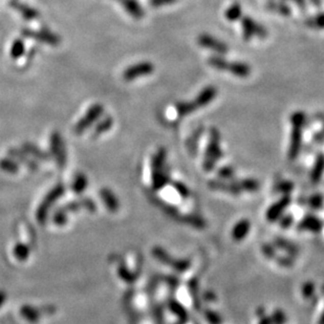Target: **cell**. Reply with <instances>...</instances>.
Returning <instances> with one entry per match:
<instances>
[{"label":"cell","instance_id":"6da1fadb","mask_svg":"<svg viewBox=\"0 0 324 324\" xmlns=\"http://www.w3.org/2000/svg\"><path fill=\"white\" fill-rule=\"evenodd\" d=\"M291 123L293 125V131L291 138V155H296L301 146L302 129L305 123V115L302 112H295L291 116Z\"/></svg>","mask_w":324,"mask_h":324},{"label":"cell","instance_id":"7a4b0ae2","mask_svg":"<svg viewBox=\"0 0 324 324\" xmlns=\"http://www.w3.org/2000/svg\"><path fill=\"white\" fill-rule=\"evenodd\" d=\"M242 28V37L245 40L249 41L252 38H265L267 36V31L258 22H256L253 18L242 16L240 19Z\"/></svg>","mask_w":324,"mask_h":324},{"label":"cell","instance_id":"3957f363","mask_svg":"<svg viewBox=\"0 0 324 324\" xmlns=\"http://www.w3.org/2000/svg\"><path fill=\"white\" fill-rule=\"evenodd\" d=\"M197 43L206 49L214 51L216 55L223 56L229 51V46L225 42L209 34H201L197 37Z\"/></svg>","mask_w":324,"mask_h":324},{"label":"cell","instance_id":"277c9868","mask_svg":"<svg viewBox=\"0 0 324 324\" xmlns=\"http://www.w3.org/2000/svg\"><path fill=\"white\" fill-rule=\"evenodd\" d=\"M153 70H154V66L152 63L142 62V63L130 66L127 70L125 71L124 78L126 80H133V79H137L140 77L148 76V75L153 73Z\"/></svg>","mask_w":324,"mask_h":324},{"label":"cell","instance_id":"5b68a950","mask_svg":"<svg viewBox=\"0 0 324 324\" xmlns=\"http://www.w3.org/2000/svg\"><path fill=\"white\" fill-rule=\"evenodd\" d=\"M216 96H218V88L209 85L202 89L201 93L196 96L194 102L197 107L202 108L209 105L216 98Z\"/></svg>","mask_w":324,"mask_h":324},{"label":"cell","instance_id":"8992f818","mask_svg":"<svg viewBox=\"0 0 324 324\" xmlns=\"http://www.w3.org/2000/svg\"><path fill=\"white\" fill-rule=\"evenodd\" d=\"M227 71L237 78H248L252 73V68L246 62L230 61Z\"/></svg>","mask_w":324,"mask_h":324},{"label":"cell","instance_id":"52a82bcc","mask_svg":"<svg viewBox=\"0 0 324 324\" xmlns=\"http://www.w3.org/2000/svg\"><path fill=\"white\" fill-rule=\"evenodd\" d=\"M265 8L273 13L279 14L284 17H289L292 14L291 8L284 4L282 0H269V2L265 5Z\"/></svg>","mask_w":324,"mask_h":324},{"label":"cell","instance_id":"ba28073f","mask_svg":"<svg viewBox=\"0 0 324 324\" xmlns=\"http://www.w3.org/2000/svg\"><path fill=\"white\" fill-rule=\"evenodd\" d=\"M175 110L179 117H185L189 114L194 113L196 110H199V107H197L194 101H182L176 103Z\"/></svg>","mask_w":324,"mask_h":324},{"label":"cell","instance_id":"9c48e42d","mask_svg":"<svg viewBox=\"0 0 324 324\" xmlns=\"http://www.w3.org/2000/svg\"><path fill=\"white\" fill-rule=\"evenodd\" d=\"M225 17L228 21L235 22L242 18V8L239 4H232L225 12Z\"/></svg>","mask_w":324,"mask_h":324},{"label":"cell","instance_id":"30bf717a","mask_svg":"<svg viewBox=\"0 0 324 324\" xmlns=\"http://www.w3.org/2000/svg\"><path fill=\"white\" fill-rule=\"evenodd\" d=\"M229 60H227L225 57L222 55H213L208 59V63L211 67L218 70H226L228 69L229 66Z\"/></svg>","mask_w":324,"mask_h":324},{"label":"cell","instance_id":"8fae6325","mask_svg":"<svg viewBox=\"0 0 324 324\" xmlns=\"http://www.w3.org/2000/svg\"><path fill=\"white\" fill-rule=\"evenodd\" d=\"M305 25L313 30H324V13H319L305 20Z\"/></svg>","mask_w":324,"mask_h":324},{"label":"cell","instance_id":"7c38bea8","mask_svg":"<svg viewBox=\"0 0 324 324\" xmlns=\"http://www.w3.org/2000/svg\"><path fill=\"white\" fill-rule=\"evenodd\" d=\"M175 2H177V0H150V4L154 8H159V7H163V6L171 5Z\"/></svg>","mask_w":324,"mask_h":324},{"label":"cell","instance_id":"4fadbf2b","mask_svg":"<svg viewBox=\"0 0 324 324\" xmlns=\"http://www.w3.org/2000/svg\"><path fill=\"white\" fill-rule=\"evenodd\" d=\"M292 2L301 9H304L305 5H307V0H292Z\"/></svg>","mask_w":324,"mask_h":324},{"label":"cell","instance_id":"5bb4252c","mask_svg":"<svg viewBox=\"0 0 324 324\" xmlns=\"http://www.w3.org/2000/svg\"><path fill=\"white\" fill-rule=\"evenodd\" d=\"M282 2H284V0H282Z\"/></svg>","mask_w":324,"mask_h":324}]
</instances>
